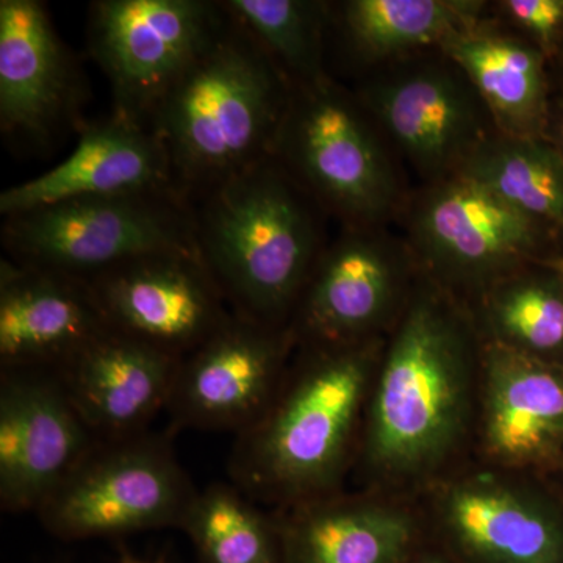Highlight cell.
Here are the masks:
<instances>
[{"mask_svg": "<svg viewBox=\"0 0 563 563\" xmlns=\"http://www.w3.org/2000/svg\"><path fill=\"white\" fill-rule=\"evenodd\" d=\"M387 335L296 346L268 409L236 435L232 484L277 510L340 492Z\"/></svg>", "mask_w": 563, "mask_h": 563, "instance_id": "7a4b0ae2", "label": "cell"}, {"mask_svg": "<svg viewBox=\"0 0 563 563\" xmlns=\"http://www.w3.org/2000/svg\"><path fill=\"white\" fill-rule=\"evenodd\" d=\"M459 174L526 217L563 228V155L550 140L498 133Z\"/></svg>", "mask_w": 563, "mask_h": 563, "instance_id": "d4e9b609", "label": "cell"}, {"mask_svg": "<svg viewBox=\"0 0 563 563\" xmlns=\"http://www.w3.org/2000/svg\"><path fill=\"white\" fill-rule=\"evenodd\" d=\"M5 257L91 279L124 263L199 254L195 207L177 192L79 199L3 218Z\"/></svg>", "mask_w": 563, "mask_h": 563, "instance_id": "8992f818", "label": "cell"}, {"mask_svg": "<svg viewBox=\"0 0 563 563\" xmlns=\"http://www.w3.org/2000/svg\"><path fill=\"white\" fill-rule=\"evenodd\" d=\"M224 21L209 0H96L88 9L92 60L106 74L111 113L147 125L158 103Z\"/></svg>", "mask_w": 563, "mask_h": 563, "instance_id": "8fae6325", "label": "cell"}, {"mask_svg": "<svg viewBox=\"0 0 563 563\" xmlns=\"http://www.w3.org/2000/svg\"><path fill=\"white\" fill-rule=\"evenodd\" d=\"M483 350L468 303L418 272L363 418L362 490L415 499L472 457Z\"/></svg>", "mask_w": 563, "mask_h": 563, "instance_id": "6da1fadb", "label": "cell"}, {"mask_svg": "<svg viewBox=\"0 0 563 563\" xmlns=\"http://www.w3.org/2000/svg\"><path fill=\"white\" fill-rule=\"evenodd\" d=\"M222 9L251 33L295 88L332 80L325 68L331 3L317 0H224Z\"/></svg>", "mask_w": 563, "mask_h": 563, "instance_id": "484cf974", "label": "cell"}, {"mask_svg": "<svg viewBox=\"0 0 563 563\" xmlns=\"http://www.w3.org/2000/svg\"><path fill=\"white\" fill-rule=\"evenodd\" d=\"M121 563H163L161 561H146V559L132 558V555H128V558L122 559Z\"/></svg>", "mask_w": 563, "mask_h": 563, "instance_id": "836d02e7", "label": "cell"}, {"mask_svg": "<svg viewBox=\"0 0 563 563\" xmlns=\"http://www.w3.org/2000/svg\"><path fill=\"white\" fill-rule=\"evenodd\" d=\"M198 492L168 433L146 431L96 444L36 514L65 540L180 529Z\"/></svg>", "mask_w": 563, "mask_h": 563, "instance_id": "9c48e42d", "label": "cell"}, {"mask_svg": "<svg viewBox=\"0 0 563 563\" xmlns=\"http://www.w3.org/2000/svg\"><path fill=\"white\" fill-rule=\"evenodd\" d=\"M113 331L181 358L232 318L201 255L166 252L87 280Z\"/></svg>", "mask_w": 563, "mask_h": 563, "instance_id": "5bb4252c", "label": "cell"}, {"mask_svg": "<svg viewBox=\"0 0 563 563\" xmlns=\"http://www.w3.org/2000/svg\"><path fill=\"white\" fill-rule=\"evenodd\" d=\"M476 0H347L331 3V25L355 62L372 69L426 52L484 20Z\"/></svg>", "mask_w": 563, "mask_h": 563, "instance_id": "7402d4cb", "label": "cell"}, {"mask_svg": "<svg viewBox=\"0 0 563 563\" xmlns=\"http://www.w3.org/2000/svg\"><path fill=\"white\" fill-rule=\"evenodd\" d=\"M111 331L80 277L0 261V369H60Z\"/></svg>", "mask_w": 563, "mask_h": 563, "instance_id": "ac0fdd59", "label": "cell"}, {"mask_svg": "<svg viewBox=\"0 0 563 563\" xmlns=\"http://www.w3.org/2000/svg\"><path fill=\"white\" fill-rule=\"evenodd\" d=\"M192 207L199 255L232 312L287 328L328 246L324 211L273 157Z\"/></svg>", "mask_w": 563, "mask_h": 563, "instance_id": "277c9868", "label": "cell"}, {"mask_svg": "<svg viewBox=\"0 0 563 563\" xmlns=\"http://www.w3.org/2000/svg\"><path fill=\"white\" fill-rule=\"evenodd\" d=\"M547 140L562 152L563 155V106L554 107L553 118H551L550 129H548Z\"/></svg>", "mask_w": 563, "mask_h": 563, "instance_id": "4dcf8cb0", "label": "cell"}, {"mask_svg": "<svg viewBox=\"0 0 563 563\" xmlns=\"http://www.w3.org/2000/svg\"><path fill=\"white\" fill-rule=\"evenodd\" d=\"M406 217V243L418 269L465 302L526 263L562 261L558 229L461 174L424 185Z\"/></svg>", "mask_w": 563, "mask_h": 563, "instance_id": "ba28073f", "label": "cell"}, {"mask_svg": "<svg viewBox=\"0 0 563 563\" xmlns=\"http://www.w3.org/2000/svg\"><path fill=\"white\" fill-rule=\"evenodd\" d=\"M558 244H559V254H561V258L563 261V228L558 231Z\"/></svg>", "mask_w": 563, "mask_h": 563, "instance_id": "e575fe53", "label": "cell"}, {"mask_svg": "<svg viewBox=\"0 0 563 563\" xmlns=\"http://www.w3.org/2000/svg\"><path fill=\"white\" fill-rule=\"evenodd\" d=\"M282 563H404L424 542L417 501L336 492L277 510Z\"/></svg>", "mask_w": 563, "mask_h": 563, "instance_id": "d6986e66", "label": "cell"}, {"mask_svg": "<svg viewBox=\"0 0 563 563\" xmlns=\"http://www.w3.org/2000/svg\"><path fill=\"white\" fill-rule=\"evenodd\" d=\"M180 529L201 563H282L276 515L263 512L235 484L199 490Z\"/></svg>", "mask_w": 563, "mask_h": 563, "instance_id": "4316f807", "label": "cell"}, {"mask_svg": "<svg viewBox=\"0 0 563 563\" xmlns=\"http://www.w3.org/2000/svg\"><path fill=\"white\" fill-rule=\"evenodd\" d=\"M295 351L288 328L233 313L180 358L166 407L173 428L246 431L268 409Z\"/></svg>", "mask_w": 563, "mask_h": 563, "instance_id": "4fadbf2b", "label": "cell"}, {"mask_svg": "<svg viewBox=\"0 0 563 563\" xmlns=\"http://www.w3.org/2000/svg\"><path fill=\"white\" fill-rule=\"evenodd\" d=\"M440 51L472 81L499 133L547 139L554 110L553 80L550 62L533 44L484 18Z\"/></svg>", "mask_w": 563, "mask_h": 563, "instance_id": "44dd1931", "label": "cell"}, {"mask_svg": "<svg viewBox=\"0 0 563 563\" xmlns=\"http://www.w3.org/2000/svg\"><path fill=\"white\" fill-rule=\"evenodd\" d=\"M292 90L276 62L224 10L213 38L150 121L181 198L195 203L272 157Z\"/></svg>", "mask_w": 563, "mask_h": 563, "instance_id": "3957f363", "label": "cell"}, {"mask_svg": "<svg viewBox=\"0 0 563 563\" xmlns=\"http://www.w3.org/2000/svg\"><path fill=\"white\" fill-rule=\"evenodd\" d=\"M404 563H461L455 561L453 555L444 551L442 547H439L435 542L426 544L422 542L418 550L415 551L409 559Z\"/></svg>", "mask_w": 563, "mask_h": 563, "instance_id": "f546056e", "label": "cell"}, {"mask_svg": "<svg viewBox=\"0 0 563 563\" xmlns=\"http://www.w3.org/2000/svg\"><path fill=\"white\" fill-rule=\"evenodd\" d=\"M383 136L332 79L292 90L272 157L343 228H384L409 202Z\"/></svg>", "mask_w": 563, "mask_h": 563, "instance_id": "5b68a950", "label": "cell"}, {"mask_svg": "<svg viewBox=\"0 0 563 563\" xmlns=\"http://www.w3.org/2000/svg\"><path fill=\"white\" fill-rule=\"evenodd\" d=\"M85 81L38 0L0 2V129L47 150L80 122Z\"/></svg>", "mask_w": 563, "mask_h": 563, "instance_id": "9a60e30c", "label": "cell"}, {"mask_svg": "<svg viewBox=\"0 0 563 563\" xmlns=\"http://www.w3.org/2000/svg\"><path fill=\"white\" fill-rule=\"evenodd\" d=\"M179 361L111 329L55 372L88 428L106 442L147 431L168 407Z\"/></svg>", "mask_w": 563, "mask_h": 563, "instance_id": "ffe728a7", "label": "cell"}, {"mask_svg": "<svg viewBox=\"0 0 563 563\" xmlns=\"http://www.w3.org/2000/svg\"><path fill=\"white\" fill-rule=\"evenodd\" d=\"M563 453V366L484 343L473 457L547 474Z\"/></svg>", "mask_w": 563, "mask_h": 563, "instance_id": "2e32d148", "label": "cell"}, {"mask_svg": "<svg viewBox=\"0 0 563 563\" xmlns=\"http://www.w3.org/2000/svg\"><path fill=\"white\" fill-rule=\"evenodd\" d=\"M551 484L558 488V492L563 496V453L558 463L547 474H543Z\"/></svg>", "mask_w": 563, "mask_h": 563, "instance_id": "d6a6232c", "label": "cell"}, {"mask_svg": "<svg viewBox=\"0 0 563 563\" xmlns=\"http://www.w3.org/2000/svg\"><path fill=\"white\" fill-rule=\"evenodd\" d=\"M466 303L484 343L563 366V261L526 263Z\"/></svg>", "mask_w": 563, "mask_h": 563, "instance_id": "cb8c5ba5", "label": "cell"}, {"mask_svg": "<svg viewBox=\"0 0 563 563\" xmlns=\"http://www.w3.org/2000/svg\"><path fill=\"white\" fill-rule=\"evenodd\" d=\"M551 80H553L554 107L563 106V51L558 60L551 65Z\"/></svg>", "mask_w": 563, "mask_h": 563, "instance_id": "1f68e13d", "label": "cell"}, {"mask_svg": "<svg viewBox=\"0 0 563 563\" xmlns=\"http://www.w3.org/2000/svg\"><path fill=\"white\" fill-rule=\"evenodd\" d=\"M426 533L461 563H563V496L543 474L472 457L415 498Z\"/></svg>", "mask_w": 563, "mask_h": 563, "instance_id": "52a82bcc", "label": "cell"}, {"mask_svg": "<svg viewBox=\"0 0 563 563\" xmlns=\"http://www.w3.org/2000/svg\"><path fill=\"white\" fill-rule=\"evenodd\" d=\"M384 228H343L325 246L296 303V346L347 344L387 335L417 279L409 244Z\"/></svg>", "mask_w": 563, "mask_h": 563, "instance_id": "7c38bea8", "label": "cell"}, {"mask_svg": "<svg viewBox=\"0 0 563 563\" xmlns=\"http://www.w3.org/2000/svg\"><path fill=\"white\" fill-rule=\"evenodd\" d=\"M354 95L424 185L457 176L499 133L479 92L442 51L369 69Z\"/></svg>", "mask_w": 563, "mask_h": 563, "instance_id": "30bf717a", "label": "cell"}, {"mask_svg": "<svg viewBox=\"0 0 563 563\" xmlns=\"http://www.w3.org/2000/svg\"><path fill=\"white\" fill-rule=\"evenodd\" d=\"M177 192L168 154L157 133L111 113L85 124L69 157L35 179L0 195L3 218L79 199Z\"/></svg>", "mask_w": 563, "mask_h": 563, "instance_id": "e0dca14e", "label": "cell"}, {"mask_svg": "<svg viewBox=\"0 0 563 563\" xmlns=\"http://www.w3.org/2000/svg\"><path fill=\"white\" fill-rule=\"evenodd\" d=\"M25 404L20 376L0 373V506L9 512L24 465Z\"/></svg>", "mask_w": 563, "mask_h": 563, "instance_id": "83f0119b", "label": "cell"}, {"mask_svg": "<svg viewBox=\"0 0 563 563\" xmlns=\"http://www.w3.org/2000/svg\"><path fill=\"white\" fill-rule=\"evenodd\" d=\"M25 404L24 465L10 514L38 512L96 444L55 369L18 368Z\"/></svg>", "mask_w": 563, "mask_h": 563, "instance_id": "603a6c76", "label": "cell"}, {"mask_svg": "<svg viewBox=\"0 0 563 563\" xmlns=\"http://www.w3.org/2000/svg\"><path fill=\"white\" fill-rule=\"evenodd\" d=\"M496 9L551 65L563 51V0H504Z\"/></svg>", "mask_w": 563, "mask_h": 563, "instance_id": "f1b7e54d", "label": "cell"}]
</instances>
